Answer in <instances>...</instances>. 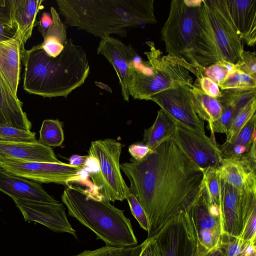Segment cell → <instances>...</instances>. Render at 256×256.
Here are the masks:
<instances>
[{
  "label": "cell",
  "instance_id": "obj_48",
  "mask_svg": "<svg viewBox=\"0 0 256 256\" xmlns=\"http://www.w3.org/2000/svg\"><path fill=\"white\" fill-rule=\"evenodd\" d=\"M95 84L100 88L103 89L110 93H112V88L107 84L100 82H94Z\"/></svg>",
  "mask_w": 256,
  "mask_h": 256
},
{
  "label": "cell",
  "instance_id": "obj_3",
  "mask_svg": "<svg viewBox=\"0 0 256 256\" xmlns=\"http://www.w3.org/2000/svg\"><path fill=\"white\" fill-rule=\"evenodd\" d=\"M64 24L100 38L157 22L154 0H56Z\"/></svg>",
  "mask_w": 256,
  "mask_h": 256
},
{
  "label": "cell",
  "instance_id": "obj_12",
  "mask_svg": "<svg viewBox=\"0 0 256 256\" xmlns=\"http://www.w3.org/2000/svg\"><path fill=\"white\" fill-rule=\"evenodd\" d=\"M190 87L175 86L160 92L150 98L157 104L178 126L205 134L204 120L194 108Z\"/></svg>",
  "mask_w": 256,
  "mask_h": 256
},
{
  "label": "cell",
  "instance_id": "obj_11",
  "mask_svg": "<svg viewBox=\"0 0 256 256\" xmlns=\"http://www.w3.org/2000/svg\"><path fill=\"white\" fill-rule=\"evenodd\" d=\"M218 206L222 234L238 238L248 216L256 208V194L239 190L221 180Z\"/></svg>",
  "mask_w": 256,
  "mask_h": 256
},
{
  "label": "cell",
  "instance_id": "obj_44",
  "mask_svg": "<svg viewBox=\"0 0 256 256\" xmlns=\"http://www.w3.org/2000/svg\"><path fill=\"white\" fill-rule=\"evenodd\" d=\"M146 244L140 256H158L155 244L151 238H146Z\"/></svg>",
  "mask_w": 256,
  "mask_h": 256
},
{
  "label": "cell",
  "instance_id": "obj_2",
  "mask_svg": "<svg viewBox=\"0 0 256 256\" xmlns=\"http://www.w3.org/2000/svg\"><path fill=\"white\" fill-rule=\"evenodd\" d=\"M168 54L204 68L223 59L202 0H172L160 30Z\"/></svg>",
  "mask_w": 256,
  "mask_h": 256
},
{
  "label": "cell",
  "instance_id": "obj_13",
  "mask_svg": "<svg viewBox=\"0 0 256 256\" xmlns=\"http://www.w3.org/2000/svg\"><path fill=\"white\" fill-rule=\"evenodd\" d=\"M172 139L181 150L203 170L218 168L222 162V153L216 142L205 134L176 124Z\"/></svg>",
  "mask_w": 256,
  "mask_h": 256
},
{
  "label": "cell",
  "instance_id": "obj_45",
  "mask_svg": "<svg viewBox=\"0 0 256 256\" xmlns=\"http://www.w3.org/2000/svg\"><path fill=\"white\" fill-rule=\"evenodd\" d=\"M16 30L17 29H12L0 24V41L12 38L16 34Z\"/></svg>",
  "mask_w": 256,
  "mask_h": 256
},
{
  "label": "cell",
  "instance_id": "obj_21",
  "mask_svg": "<svg viewBox=\"0 0 256 256\" xmlns=\"http://www.w3.org/2000/svg\"><path fill=\"white\" fill-rule=\"evenodd\" d=\"M230 16L246 44L256 42V0H226Z\"/></svg>",
  "mask_w": 256,
  "mask_h": 256
},
{
  "label": "cell",
  "instance_id": "obj_43",
  "mask_svg": "<svg viewBox=\"0 0 256 256\" xmlns=\"http://www.w3.org/2000/svg\"><path fill=\"white\" fill-rule=\"evenodd\" d=\"M52 22V18L51 14L46 12H42L40 20L38 22V30L44 38Z\"/></svg>",
  "mask_w": 256,
  "mask_h": 256
},
{
  "label": "cell",
  "instance_id": "obj_20",
  "mask_svg": "<svg viewBox=\"0 0 256 256\" xmlns=\"http://www.w3.org/2000/svg\"><path fill=\"white\" fill-rule=\"evenodd\" d=\"M0 158L22 162L60 163L52 148L33 142L0 141Z\"/></svg>",
  "mask_w": 256,
  "mask_h": 256
},
{
  "label": "cell",
  "instance_id": "obj_23",
  "mask_svg": "<svg viewBox=\"0 0 256 256\" xmlns=\"http://www.w3.org/2000/svg\"><path fill=\"white\" fill-rule=\"evenodd\" d=\"M43 2V0H13L14 21L24 44L32 36L34 28L38 26L36 16L44 8Z\"/></svg>",
  "mask_w": 256,
  "mask_h": 256
},
{
  "label": "cell",
  "instance_id": "obj_36",
  "mask_svg": "<svg viewBox=\"0 0 256 256\" xmlns=\"http://www.w3.org/2000/svg\"><path fill=\"white\" fill-rule=\"evenodd\" d=\"M247 242L239 237L222 234L219 246L224 256H246L245 248Z\"/></svg>",
  "mask_w": 256,
  "mask_h": 256
},
{
  "label": "cell",
  "instance_id": "obj_40",
  "mask_svg": "<svg viewBox=\"0 0 256 256\" xmlns=\"http://www.w3.org/2000/svg\"><path fill=\"white\" fill-rule=\"evenodd\" d=\"M239 238L244 242L256 241V208L252 210L248 216Z\"/></svg>",
  "mask_w": 256,
  "mask_h": 256
},
{
  "label": "cell",
  "instance_id": "obj_19",
  "mask_svg": "<svg viewBox=\"0 0 256 256\" xmlns=\"http://www.w3.org/2000/svg\"><path fill=\"white\" fill-rule=\"evenodd\" d=\"M0 191L12 198L56 204L59 202L47 193L36 182L7 173L0 168Z\"/></svg>",
  "mask_w": 256,
  "mask_h": 256
},
{
  "label": "cell",
  "instance_id": "obj_34",
  "mask_svg": "<svg viewBox=\"0 0 256 256\" xmlns=\"http://www.w3.org/2000/svg\"><path fill=\"white\" fill-rule=\"evenodd\" d=\"M0 141L33 142L38 140L35 132L30 130L0 125Z\"/></svg>",
  "mask_w": 256,
  "mask_h": 256
},
{
  "label": "cell",
  "instance_id": "obj_27",
  "mask_svg": "<svg viewBox=\"0 0 256 256\" xmlns=\"http://www.w3.org/2000/svg\"><path fill=\"white\" fill-rule=\"evenodd\" d=\"M50 10L52 22L41 46L48 56L56 58L64 50L68 38L66 26L61 20L57 11L54 7H51Z\"/></svg>",
  "mask_w": 256,
  "mask_h": 256
},
{
  "label": "cell",
  "instance_id": "obj_7",
  "mask_svg": "<svg viewBox=\"0 0 256 256\" xmlns=\"http://www.w3.org/2000/svg\"><path fill=\"white\" fill-rule=\"evenodd\" d=\"M122 144L112 138L91 142L88 156L94 158L97 170L88 174L98 196L108 202L123 201L129 192L121 172L120 158Z\"/></svg>",
  "mask_w": 256,
  "mask_h": 256
},
{
  "label": "cell",
  "instance_id": "obj_47",
  "mask_svg": "<svg viewBox=\"0 0 256 256\" xmlns=\"http://www.w3.org/2000/svg\"><path fill=\"white\" fill-rule=\"evenodd\" d=\"M196 256H224L220 246L209 250H206L198 254Z\"/></svg>",
  "mask_w": 256,
  "mask_h": 256
},
{
  "label": "cell",
  "instance_id": "obj_24",
  "mask_svg": "<svg viewBox=\"0 0 256 256\" xmlns=\"http://www.w3.org/2000/svg\"><path fill=\"white\" fill-rule=\"evenodd\" d=\"M256 114H254L230 143L225 142L218 148L222 158L240 157L248 154L256 145Z\"/></svg>",
  "mask_w": 256,
  "mask_h": 256
},
{
  "label": "cell",
  "instance_id": "obj_25",
  "mask_svg": "<svg viewBox=\"0 0 256 256\" xmlns=\"http://www.w3.org/2000/svg\"><path fill=\"white\" fill-rule=\"evenodd\" d=\"M176 124L162 109L158 112L153 124L145 129L143 143L154 150L164 142L172 138Z\"/></svg>",
  "mask_w": 256,
  "mask_h": 256
},
{
  "label": "cell",
  "instance_id": "obj_14",
  "mask_svg": "<svg viewBox=\"0 0 256 256\" xmlns=\"http://www.w3.org/2000/svg\"><path fill=\"white\" fill-rule=\"evenodd\" d=\"M97 53L105 57L112 66L118 78L123 98L128 102V85L132 71L140 57L130 44L126 45L118 38L110 36L101 39Z\"/></svg>",
  "mask_w": 256,
  "mask_h": 256
},
{
  "label": "cell",
  "instance_id": "obj_22",
  "mask_svg": "<svg viewBox=\"0 0 256 256\" xmlns=\"http://www.w3.org/2000/svg\"><path fill=\"white\" fill-rule=\"evenodd\" d=\"M22 106L0 74V125L30 130L32 124Z\"/></svg>",
  "mask_w": 256,
  "mask_h": 256
},
{
  "label": "cell",
  "instance_id": "obj_28",
  "mask_svg": "<svg viewBox=\"0 0 256 256\" xmlns=\"http://www.w3.org/2000/svg\"><path fill=\"white\" fill-rule=\"evenodd\" d=\"M64 141V134L62 122L58 119L44 120L40 130L38 142L51 148L61 146Z\"/></svg>",
  "mask_w": 256,
  "mask_h": 256
},
{
  "label": "cell",
  "instance_id": "obj_4",
  "mask_svg": "<svg viewBox=\"0 0 256 256\" xmlns=\"http://www.w3.org/2000/svg\"><path fill=\"white\" fill-rule=\"evenodd\" d=\"M22 62L24 89L44 98H66L84 84L90 70L86 52L70 38L56 58L48 56L41 44L24 48Z\"/></svg>",
  "mask_w": 256,
  "mask_h": 256
},
{
  "label": "cell",
  "instance_id": "obj_5",
  "mask_svg": "<svg viewBox=\"0 0 256 256\" xmlns=\"http://www.w3.org/2000/svg\"><path fill=\"white\" fill-rule=\"evenodd\" d=\"M69 216L94 232L106 246L128 247L138 244L130 220L110 202L88 190L72 184L62 195Z\"/></svg>",
  "mask_w": 256,
  "mask_h": 256
},
{
  "label": "cell",
  "instance_id": "obj_35",
  "mask_svg": "<svg viewBox=\"0 0 256 256\" xmlns=\"http://www.w3.org/2000/svg\"><path fill=\"white\" fill-rule=\"evenodd\" d=\"M222 114L220 118L208 124V128L210 130V138L216 140L214 132L226 133L232 122L239 112L236 108L230 106H224Z\"/></svg>",
  "mask_w": 256,
  "mask_h": 256
},
{
  "label": "cell",
  "instance_id": "obj_1",
  "mask_svg": "<svg viewBox=\"0 0 256 256\" xmlns=\"http://www.w3.org/2000/svg\"><path fill=\"white\" fill-rule=\"evenodd\" d=\"M130 182L129 192L143 208L148 222V237L168 222L191 210L204 187L202 168L192 160L172 138L143 159L120 164Z\"/></svg>",
  "mask_w": 256,
  "mask_h": 256
},
{
  "label": "cell",
  "instance_id": "obj_38",
  "mask_svg": "<svg viewBox=\"0 0 256 256\" xmlns=\"http://www.w3.org/2000/svg\"><path fill=\"white\" fill-rule=\"evenodd\" d=\"M236 70L256 79V54L255 52L243 50L241 60L236 64Z\"/></svg>",
  "mask_w": 256,
  "mask_h": 256
},
{
  "label": "cell",
  "instance_id": "obj_39",
  "mask_svg": "<svg viewBox=\"0 0 256 256\" xmlns=\"http://www.w3.org/2000/svg\"><path fill=\"white\" fill-rule=\"evenodd\" d=\"M13 0H0V24L12 29H17L12 17Z\"/></svg>",
  "mask_w": 256,
  "mask_h": 256
},
{
  "label": "cell",
  "instance_id": "obj_37",
  "mask_svg": "<svg viewBox=\"0 0 256 256\" xmlns=\"http://www.w3.org/2000/svg\"><path fill=\"white\" fill-rule=\"evenodd\" d=\"M126 200H128L131 212L139 224L146 232L148 231V222L144 211L135 196L130 192Z\"/></svg>",
  "mask_w": 256,
  "mask_h": 256
},
{
  "label": "cell",
  "instance_id": "obj_41",
  "mask_svg": "<svg viewBox=\"0 0 256 256\" xmlns=\"http://www.w3.org/2000/svg\"><path fill=\"white\" fill-rule=\"evenodd\" d=\"M199 88L206 94L218 99L222 95L218 86L209 78L204 76L196 80Z\"/></svg>",
  "mask_w": 256,
  "mask_h": 256
},
{
  "label": "cell",
  "instance_id": "obj_42",
  "mask_svg": "<svg viewBox=\"0 0 256 256\" xmlns=\"http://www.w3.org/2000/svg\"><path fill=\"white\" fill-rule=\"evenodd\" d=\"M152 150L143 142L134 144L128 146L130 154L136 160L143 159Z\"/></svg>",
  "mask_w": 256,
  "mask_h": 256
},
{
  "label": "cell",
  "instance_id": "obj_46",
  "mask_svg": "<svg viewBox=\"0 0 256 256\" xmlns=\"http://www.w3.org/2000/svg\"><path fill=\"white\" fill-rule=\"evenodd\" d=\"M88 158V156H79L78 154L72 155L70 158L69 162L71 165L79 166L84 164Z\"/></svg>",
  "mask_w": 256,
  "mask_h": 256
},
{
  "label": "cell",
  "instance_id": "obj_30",
  "mask_svg": "<svg viewBox=\"0 0 256 256\" xmlns=\"http://www.w3.org/2000/svg\"><path fill=\"white\" fill-rule=\"evenodd\" d=\"M218 100L222 106H230L240 110L252 100L256 99V89L221 90Z\"/></svg>",
  "mask_w": 256,
  "mask_h": 256
},
{
  "label": "cell",
  "instance_id": "obj_26",
  "mask_svg": "<svg viewBox=\"0 0 256 256\" xmlns=\"http://www.w3.org/2000/svg\"><path fill=\"white\" fill-rule=\"evenodd\" d=\"M190 92L194 109L201 120L210 124L220 118L223 107L218 99L205 94L196 81L190 88Z\"/></svg>",
  "mask_w": 256,
  "mask_h": 256
},
{
  "label": "cell",
  "instance_id": "obj_29",
  "mask_svg": "<svg viewBox=\"0 0 256 256\" xmlns=\"http://www.w3.org/2000/svg\"><path fill=\"white\" fill-rule=\"evenodd\" d=\"M256 99H254L239 110L226 133V142L230 143L234 141L243 128L256 114Z\"/></svg>",
  "mask_w": 256,
  "mask_h": 256
},
{
  "label": "cell",
  "instance_id": "obj_9",
  "mask_svg": "<svg viewBox=\"0 0 256 256\" xmlns=\"http://www.w3.org/2000/svg\"><path fill=\"white\" fill-rule=\"evenodd\" d=\"M0 168L10 174L38 183H54L67 186L85 182L84 164L74 166L61 162H22L0 158Z\"/></svg>",
  "mask_w": 256,
  "mask_h": 256
},
{
  "label": "cell",
  "instance_id": "obj_33",
  "mask_svg": "<svg viewBox=\"0 0 256 256\" xmlns=\"http://www.w3.org/2000/svg\"><path fill=\"white\" fill-rule=\"evenodd\" d=\"M235 70H236V64L222 60L205 68L204 74L219 86Z\"/></svg>",
  "mask_w": 256,
  "mask_h": 256
},
{
  "label": "cell",
  "instance_id": "obj_17",
  "mask_svg": "<svg viewBox=\"0 0 256 256\" xmlns=\"http://www.w3.org/2000/svg\"><path fill=\"white\" fill-rule=\"evenodd\" d=\"M256 145L246 154L222 158L218 168L222 180L244 192L256 194Z\"/></svg>",
  "mask_w": 256,
  "mask_h": 256
},
{
  "label": "cell",
  "instance_id": "obj_15",
  "mask_svg": "<svg viewBox=\"0 0 256 256\" xmlns=\"http://www.w3.org/2000/svg\"><path fill=\"white\" fill-rule=\"evenodd\" d=\"M26 222H34L56 232L69 234L76 239V231L69 222L64 205L12 198Z\"/></svg>",
  "mask_w": 256,
  "mask_h": 256
},
{
  "label": "cell",
  "instance_id": "obj_8",
  "mask_svg": "<svg viewBox=\"0 0 256 256\" xmlns=\"http://www.w3.org/2000/svg\"><path fill=\"white\" fill-rule=\"evenodd\" d=\"M193 208L172 219L150 238L155 244L158 256H196L201 252Z\"/></svg>",
  "mask_w": 256,
  "mask_h": 256
},
{
  "label": "cell",
  "instance_id": "obj_31",
  "mask_svg": "<svg viewBox=\"0 0 256 256\" xmlns=\"http://www.w3.org/2000/svg\"><path fill=\"white\" fill-rule=\"evenodd\" d=\"M204 192L210 203L218 205L221 190V179L218 168L210 167L203 170Z\"/></svg>",
  "mask_w": 256,
  "mask_h": 256
},
{
  "label": "cell",
  "instance_id": "obj_32",
  "mask_svg": "<svg viewBox=\"0 0 256 256\" xmlns=\"http://www.w3.org/2000/svg\"><path fill=\"white\" fill-rule=\"evenodd\" d=\"M220 90L256 89V79L240 71L235 70L218 86Z\"/></svg>",
  "mask_w": 256,
  "mask_h": 256
},
{
  "label": "cell",
  "instance_id": "obj_16",
  "mask_svg": "<svg viewBox=\"0 0 256 256\" xmlns=\"http://www.w3.org/2000/svg\"><path fill=\"white\" fill-rule=\"evenodd\" d=\"M192 215L200 252L219 246L222 234L219 209L208 203L204 190L193 208Z\"/></svg>",
  "mask_w": 256,
  "mask_h": 256
},
{
  "label": "cell",
  "instance_id": "obj_10",
  "mask_svg": "<svg viewBox=\"0 0 256 256\" xmlns=\"http://www.w3.org/2000/svg\"><path fill=\"white\" fill-rule=\"evenodd\" d=\"M223 59L236 64L242 58V39L229 14L226 0H202Z\"/></svg>",
  "mask_w": 256,
  "mask_h": 256
},
{
  "label": "cell",
  "instance_id": "obj_6",
  "mask_svg": "<svg viewBox=\"0 0 256 256\" xmlns=\"http://www.w3.org/2000/svg\"><path fill=\"white\" fill-rule=\"evenodd\" d=\"M149 50L144 52L147 61L140 58L135 64L128 85L129 95L134 99L149 100L154 95L179 86H193V78L204 76V68H196L170 54L163 55L154 42L147 41Z\"/></svg>",
  "mask_w": 256,
  "mask_h": 256
},
{
  "label": "cell",
  "instance_id": "obj_18",
  "mask_svg": "<svg viewBox=\"0 0 256 256\" xmlns=\"http://www.w3.org/2000/svg\"><path fill=\"white\" fill-rule=\"evenodd\" d=\"M24 50V44L18 30L12 38L0 41V74L16 96Z\"/></svg>",
  "mask_w": 256,
  "mask_h": 256
}]
</instances>
